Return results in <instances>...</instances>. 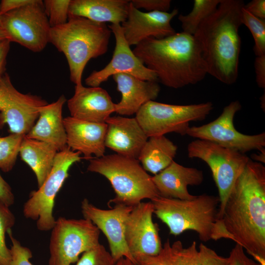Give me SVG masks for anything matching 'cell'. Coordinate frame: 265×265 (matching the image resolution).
Listing matches in <instances>:
<instances>
[{
  "mask_svg": "<svg viewBox=\"0 0 265 265\" xmlns=\"http://www.w3.org/2000/svg\"><path fill=\"white\" fill-rule=\"evenodd\" d=\"M225 238L241 245L261 265H265V167L249 159L235 182L217 220Z\"/></svg>",
  "mask_w": 265,
  "mask_h": 265,
  "instance_id": "obj_1",
  "label": "cell"
},
{
  "mask_svg": "<svg viewBox=\"0 0 265 265\" xmlns=\"http://www.w3.org/2000/svg\"><path fill=\"white\" fill-rule=\"evenodd\" d=\"M11 242L10 248L11 261L10 265H33L30 259L32 257L31 250L22 245L20 241L13 236L11 230L7 232Z\"/></svg>",
  "mask_w": 265,
  "mask_h": 265,
  "instance_id": "obj_34",
  "label": "cell"
},
{
  "mask_svg": "<svg viewBox=\"0 0 265 265\" xmlns=\"http://www.w3.org/2000/svg\"><path fill=\"white\" fill-rule=\"evenodd\" d=\"M32 0H2L0 3V15L16 10L27 4Z\"/></svg>",
  "mask_w": 265,
  "mask_h": 265,
  "instance_id": "obj_42",
  "label": "cell"
},
{
  "mask_svg": "<svg viewBox=\"0 0 265 265\" xmlns=\"http://www.w3.org/2000/svg\"><path fill=\"white\" fill-rule=\"evenodd\" d=\"M256 81L258 86L265 88V55L256 56L254 61Z\"/></svg>",
  "mask_w": 265,
  "mask_h": 265,
  "instance_id": "obj_39",
  "label": "cell"
},
{
  "mask_svg": "<svg viewBox=\"0 0 265 265\" xmlns=\"http://www.w3.org/2000/svg\"><path fill=\"white\" fill-rule=\"evenodd\" d=\"M260 152L258 154H254L253 159L256 160L257 162H260L261 163H265V149H263L261 151H259Z\"/></svg>",
  "mask_w": 265,
  "mask_h": 265,
  "instance_id": "obj_44",
  "label": "cell"
},
{
  "mask_svg": "<svg viewBox=\"0 0 265 265\" xmlns=\"http://www.w3.org/2000/svg\"><path fill=\"white\" fill-rule=\"evenodd\" d=\"M132 208L120 204L115 205L111 209L104 210L95 206L86 198L81 203L83 217L90 220L105 235L115 263L126 258L136 264L127 245L125 235L126 220Z\"/></svg>",
  "mask_w": 265,
  "mask_h": 265,
  "instance_id": "obj_15",
  "label": "cell"
},
{
  "mask_svg": "<svg viewBox=\"0 0 265 265\" xmlns=\"http://www.w3.org/2000/svg\"><path fill=\"white\" fill-rule=\"evenodd\" d=\"M71 0H45V12L51 27L62 25L68 21Z\"/></svg>",
  "mask_w": 265,
  "mask_h": 265,
  "instance_id": "obj_31",
  "label": "cell"
},
{
  "mask_svg": "<svg viewBox=\"0 0 265 265\" xmlns=\"http://www.w3.org/2000/svg\"><path fill=\"white\" fill-rule=\"evenodd\" d=\"M111 33L106 24L79 16H69L65 24L51 27L50 42L65 56L75 86L82 85L87 62L107 52Z\"/></svg>",
  "mask_w": 265,
  "mask_h": 265,
  "instance_id": "obj_4",
  "label": "cell"
},
{
  "mask_svg": "<svg viewBox=\"0 0 265 265\" xmlns=\"http://www.w3.org/2000/svg\"><path fill=\"white\" fill-rule=\"evenodd\" d=\"M227 260V265H261L248 257L245 254L244 248L237 243L230 251Z\"/></svg>",
  "mask_w": 265,
  "mask_h": 265,
  "instance_id": "obj_38",
  "label": "cell"
},
{
  "mask_svg": "<svg viewBox=\"0 0 265 265\" xmlns=\"http://www.w3.org/2000/svg\"><path fill=\"white\" fill-rule=\"evenodd\" d=\"M66 101L62 95L55 102L41 107L37 122L25 135L50 144L58 152L64 149L67 145L62 108Z\"/></svg>",
  "mask_w": 265,
  "mask_h": 265,
  "instance_id": "obj_23",
  "label": "cell"
},
{
  "mask_svg": "<svg viewBox=\"0 0 265 265\" xmlns=\"http://www.w3.org/2000/svg\"><path fill=\"white\" fill-rule=\"evenodd\" d=\"M221 0H194L192 10L188 14L179 15L183 32L193 35L202 22L217 8Z\"/></svg>",
  "mask_w": 265,
  "mask_h": 265,
  "instance_id": "obj_27",
  "label": "cell"
},
{
  "mask_svg": "<svg viewBox=\"0 0 265 265\" xmlns=\"http://www.w3.org/2000/svg\"><path fill=\"white\" fill-rule=\"evenodd\" d=\"M24 136L10 133L0 137V169L3 172L10 171L15 165Z\"/></svg>",
  "mask_w": 265,
  "mask_h": 265,
  "instance_id": "obj_28",
  "label": "cell"
},
{
  "mask_svg": "<svg viewBox=\"0 0 265 265\" xmlns=\"http://www.w3.org/2000/svg\"><path fill=\"white\" fill-rule=\"evenodd\" d=\"M137 265H175L169 240L167 239L157 255L147 257L139 262Z\"/></svg>",
  "mask_w": 265,
  "mask_h": 265,
  "instance_id": "obj_35",
  "label": "cell"
},
{
  "mask_svg": "<svg viewBox=\"0 0 265 265\" xmlns=\"http://www.w3.org/2000/svg\"><path fill=\"white\" fill-rule=\"evenodd\" d=\"M134 54L164 85L175 89L195 84L208 74L200 47L184 32L162 39L148 38L135 46Z\"/></svg>",
  "mask_w": 265,
  "mask_h": 265,
  "instance_id": "obj_3",
  "label": "cell"
},
{
  "mask_svg": "<svg viewBox=\"0 0 265 265\" xmlns=\"http://www.w3.org/2000/svg\"><path fill=\"white\" fill-rule=\"evenodd\" d=\"M115 104L103 88L82 85L75 86L74 95L67 101L71 117L95 123H106L115 112Z\"/></svg>",
  "mask_w": 265,
  "mask_h": 265,
  "instance_id": "obj_20",
  "label": "cell"
},
{
  "mask_svg": "<svg viewBox=\"0 0 265 265\" xmlns=\"http://www.w3.org/2000/svg\"><path fill=\"white\" fill-rule=\"evenodd\" d=\"M67 135V145L73 151L79 152L86 159L105 156L106 123H95L79 120L71 116L63 118Z\"/></svg>",
  "mask_w": 265,
  "mask_h": 265,
  "instance_id": "obj_19",
  "label": "cell"
},
{
  "mask_svg": "<svg viewBox=\"0 0 265 265\" xmlns=\"http://www.w3.org/2000/svg\"><path fill=\"white\" fill-rule=\"evenodd\" d=\"M0 28L1 29V15H0Z\"/></svg>",
  "mask_w": 265,
  "mask_h": 265,
  "instance_id": "obj_48",
  "label": "cell"
},
{
  "mask_svg": "<svg viewBox=\"0 0 265 265\" xmlns=\"http://www.w3.org/2000/svg\"><path fill=\"white\" fill-rule=\"evenodd\" d=\"M213 107L209 102L176 105L151 101L141 106L135 118L148 137L170 132L185 135L190 122L203 120Z\"/></svg>",
  "mask_w": 265,
  "mask_h": 265,
  "instance_id": "obj_8",
  "label": "cell"
},
{
  "mask_svg": "<svg viewBox=\"0 0 265 265\" xmlns=\"http://www.w3.org/2000/svg\"><path fill=\"white\" fill-rule=\"evenodd\" d=\"M241 108L238 101H232L224 107L216 119L202 126L189 127L186 134L243 154L253 150L265 149V132L247 135L238 131L234 127L235 115Z\"/></svg>",
  "mask_w": 265,
  "mask_h": 265,
  "instance_id": "obj_12",
  "label": "cell"
},
{
  "mask_svg": "<svg viewBox=\"0 0 265 265\" xmlns=\"http://www.w3.org/2000/svg\"><path fill=\"white\" fill-rule=\"evenodd\" d=\"M106 123V147L117 154L137 159L148 137L136 118L110 116Z\"/></svg>",
  "mask_w": 265,
  "mask_h": 265,
  "instance_id": "obj_18",
  "label": "cell"
},
{
  "mask_svg": "<svg viewBox=\"0 0 265 265\" xmlns=\"http://www.w3.org/2000/svg\"><path fill=\"white\" fill-rule=\"evenodd\" d=\"M243 8L255 17L265 20V0H252L244 4Z\"/></svg>",
  "mask_w": 265,
  "mask_h": 265,
  "instance_id": "obj_41",
  "label": "cell"
},
{
  "mask_svg": "<svg viewBox=\"0 0 265 265\" xmlns=\"http://www.w3.org/2000/svg\"><path fill=\"white\" fill-rule=\"evenodd\" d=\"M200 265H227V257L219 256L213 249L201 243L199 246Z\"/></svg>",
  "mask_w": 265,
  "mask_h": 265,
  "instance_id": "obj_36",
  "label": "cell"
},
{
  "mask_svg": "<svg viewBox=\"0 0 265 265\" xmlns=\"http://www.w3.org/2000/svg\"><path fill=\"white\" fill-rule=\"evenodd\" d=\"M178 13L177 9L170 12H143L130 1L127 18L120 25L130 46H136L148 38L162 39L175 34L171 21Z\"/></svg>",
  "mask_w": 265,
  "mask_h": 265,
  "instance_id": "obj_17",
  "label": "cell"
},
{
  "mask_svg": "<svg viewBox=\"0 0 265 265\" xmlns=\"http://www.w3.org/2000/svg\"><path fill=\"white\" fill-rule=\"evenodd\" d=\"M80 154L68 146L58 152L46 179L37 190L30 193L24 204V216L35 221L39 231L46 232L53 227L56 221L53 215L55 197L68 177L71 166L82 159Z\"/></svg>",
  "mask_w": 265,
  "mask_h": 265,
  "instance_id": "obj_9",
  "label": "cell"
},
{
  "mask_svg": "<svg viewBox=\"0 0 265 265\" xmlns=\"http://www.w3.org/2000/svg\"><path fill=\"white\" fill-rule=\"evenodd\" d=\"M47 104L40 97L18 91L5 73L0 80V129L6 124L10 133L26 135L38 118L40 108Z\"/></svg>",
  "mask_w": 265,
  "mask_h": 265,
  "instance_id": "obj_13",
  "label": "cell"
},
{
  "mask_svg": "<svg viewBox=\"0 0 265 265\" xmlns=\"http://www.w3.org/2000/svg\"><path fill=\"white\" fill-rule=\"evenodd\" d=\"M0 200L10 207L14 204L15 198L10 185L0 174Z\"/></svg>",
  "mask_w": 265,
  "mask_h": 265,
  "instance_id": "obj_40",
  "label": "cell"
},
{
  "mask_svg": "<svg viewBox=\"0 0 265 265\" xmlns=\"http://www.w3.org/2000/svg\"><path fill=\"white\" fill-rule=\"evenodd\" d=\"M196 246L195 241L187 248H184L180 240L176 241L171 245L175 265H200L199 251Z\"/></svg>",
  "mask_w": 265,
  "mask_h": 265,
  "instance_id": "obj_32",
  "label": "cell"
},
{
  "mask_svg": "<svg viewBox=\"0 0 265 265\" xmlns=\"http://www.w3.org/2000/svg\"><path fill=\"white\" fill-rule=\"evenodd\" d=\"M48 265H71L99 243L100 231L89 220L60 217L52 228Z\"/></svg>",
  "mask_w": 265,
  "mask_h": 265,
  "instance_id": "obj_10",
  "label": "cell"
},
{
  "mask_svg": "<svg viewBox=\"0 0 265 265\" xmlns=\"http://www.w3.org/2000/svg\"><path fill=\"white\" fill-rule=\"evenodd\" d=\"M241 21L242 24L249 29L253 36L255 54L256 56L265 55V20L255 17L243 7Z\"/></svg>",
  "mask_w": 265,
  "mask_h": 265,
  "instance_id": "obj_29",
  "label": "cell"
},
{
  "mask_svg": "<svg viewBox=\"0 0 265 265\" xmlns=\"http://www.w3.org/2000/svg\"><path fill=\"white\" fill-rule=\"evenodd\" d=\"M242 0H221L193 35L206 64L208 74L231 85L237 80L242 24Z\"/></svg>",
  "mask_w": 265,
  "mask_h": 265,
  "instance_id": "obj_2",
  "label": "cell"
},
{
  "mask_svg": "<svg viewBox=\"0 0 265 265\" xmlns=\"http://www.w3.org/2000/svg\"><path fill=\"white\" fill-rule=\"evenodd\" d=\"M112 79L122 97L115 104V112L121 115L136 114L145 104L154 101L160 92L157 81L144 80L127 74H116Z\"/></svg>",
  "mask_w": 265,
  "mask_h": 265,
  "instance_id": "obj_21",
  "label": "cell"
},
{
  "mask_svg": "<svg viewBox=\"0 0 265 265\" xmlns=\"http://www.w3.org/2000/svg\"><path fill=\"white\" fill-rule=\"evenodd\" d=\"M10 43L8 39L0 40V80L5 73L6 57L10 50Z\"/></svg>",
  "mask_w": 265,
  "mask_h": 265,
  "instance_id": "obj_43",
  "label": "cell"
},
{
  "mask_svg": "<svg viewBox=\"0 0 265 265\" xmlns=\"http://www.w3.org/2000/svg\"><path fill=\"white\" fill-rule=\"evenodd\" d=\"M57 152L56 148L50 144L24 136L19 154L22 160L34 173L38 187L51 171Z\"/></svg>",
  "mask_w": 265,
  "mask_h": 265,
  "instance_id": "obj_25",
  "label": "cell"
},
{
  "mask_svg": "<svg viewBox=\"0 0 265 265\" xmlns=\"http://www.w3.org/2000/svg\"><path fill=\"white\" fill-rule=\"evenodd\" d=\"M177 146L164 135L148 137L137 159L144 170L156 175L173 161Z\"/></svg>",
  "mask_w": 265,
  "mask_h": 265,
  "instance_id": "obj_26",
  "label": "cell"
},
{
  "mask_svg": "<svg viewBox=\"0 0 265 265\" xmlns=\"http://www.w3.org/2000/svg\"><path fill=\"white\" fill-rule=\"evenodd\" d=\"M110 252L99 243L84 252L76 265H115Z\"/></svg>",
  "mask_w": 265,
  "mask_h": 265,
  "instance_id": "obj_33",
  "label": "cell"
},
{
  "mask_svg": "<svg viewBox=\"0 0 265 265\" xmlns=\"http://www.w3.org/2000/svg\"><path fill=\"white\" fill-rule=\"evenodd\" d=\"M136 9L143 8L148 12H168L171 5L170 0H130Z\"/></svg>",
  "mask_w": 265,
  "mask_h": 265,
  "instance_id": "obj_37",
  "label": "cell"
},
{
  "mask_svg": "<svg viewBox=\"0 0 265 265\" xmlns=\"http://www.w3.org/2000/svg\"><path fill=\"white\" fill-rule=\"evenodd\" d=\"M187 149L189 158L203 160L211 169L218 191L217 220H220L230 192L250 159L245 154L199 139L189 143Z\"/></svg>",
  "mask_w": 265,
  "mask_h": 265,
  "instance_id": "obj_7",
  "label": "cell"
},
{
  "mask_svg": "<svg viewBox=\"0 0 265 265\" xmlns=\"http://www.w3.org/2000/svg\"><path fill=\"white\" fill-rule=\"evenodd\" d=\"M265 93H264V95L262 96V97L260 98L261 100V107L264 110L265 109Z\"/></svg>",
  "mask_w": 265,
  "mask_h": 265,
  "instance_id": "obj_47",
  "label": "cell"
},
{
  "mask_svg": "<svg viewBox=\"0 0 265 265\" xmlns=\"http://www.w3.org/2000/svg\"><path fill=\"white\" fill-rule=\"evenodd\" d=\"M4 39H7L6 35L5 32L1 28H0V40Z\"/></svg>",
  "mask_w": 265,
  "mask_h": 265,
  "instance_id": "obj_46",
  "label": "cell"
},
{
  "mask_svg": "<svg viewBox=\"0 0 265 265\" xmlns=\"http://www.w3.org/2000/svg\"><path fill=\"white\" fill-rule=\"evenodd\" d=\"M109 28L115 39V47L110 62L103 69L94 71L85 80L90 87H99L116 74H127L139 79L158 81L155 73L146 67L136 57L127 42L120 24H111Z\"/></svg>",
  "mask_w": 265,
  "mask_h": 265,
  "instance_id": "obj_16",
  "label": "cell"
},
{
  "mask_svg": "<svg viewBox=\"0 0 265 265\" xmlns=\"http://www.w3.org/2000/svg\"><path fill=\"white\" fill-rule=\"evenodd\" d=\"M152 178L159 196L181 200L193 199L196 195L189 193L188 186H199L204 180L202 171L184 166L174 160Z\"/></svg>",
  "mask_w": 265,
  "mask_h": 265,
  "instance_id": "obj_22",
  "label": "cell"
},
{
  "mask_svg": "<svg viewBox=\"0 0 265 265\" xmlns=\"http://www.w3.org/2000/svg\"><path fill=\"white\" fill-rule=\"evenodd\" d=\"M87 170L110 182L115 193L109 203L134 207L144 199L159 196L150 176L137 159L117 154L89 159Z\"/></svg>",
  "mask_w": 265,
  "mask_h": 265,
  "instance_id": "obj_5",
  "label": "cell"
},
{
  "mask_svg": "<svg viewBox=\"0 0 265 265\" xmlns=\"http://www.w3.org/2000/svg\"><path fill=\"white\" fill-rule=\"evenodd\" d=\"M1 29L7 38L33 52L42 51L50 42L51 27L43 2H31L1 15Z\"/></svg>",
  "mask_w": 265,
  "mask_h": 265,
  "instance_id": "obj_11",
  "label": "cell"
},
{
  "mask_svg": "<svg viewBox=\"0 0 265 265\" xmlns=\"http://www.w3.org/2000/svg\"><path fill=\"white\" fill-rule=\"evenodd\" d=\"M115 265H136L134 264L132 261L129 260L126 258H122L118 260L116 263Z\"/></svg>",
  "mask_w": 265,
  "mask_h": 265,
  "instance_id": "obj_45",
  "label": "cell"
},
{
  "mask_svg": "<svg viewBox=\"0 0 265 265\" xmlns=\"http://www.w3.org/2000/svg\"><path fill=\"white\" fill-rule=\"evenodd\" d=\"M151 201L133 207L125 222V239L129 250L137 265L143 259L157 255L162 248L157 224L153 221Z\"/></svg>",
  "mask_w": 265,
  "mask_h": 265,
  "instance_id": "obj_14",
  "label": "cell"
},
{
  "mask_svg": "<svg viewBox=\"0 0 265 265\" xmlns=\"http://www.w3.org/2000/svg\"><path fill=\"white\" fill-rule=\"evenodd\" d=\"M15 223V216L9 207L0 200V265H10L11 253L6 245L5 235Z\"/></svg>",
  "mask_w": 265,
  "mask_h": 265,
  "instance_id": "obj_30",
  "label": "cell"
},
{
  "mask_svg": "<svg viewBox=\"0 0 265 265\" xmlns=\"http://www.w3.org/2000/svg\"><path fill=\"white\" fill-rule=\"evenodd\" d=\"M130 0H71L69 16H79L91 21L121 24L128 16Z\"/></svg>",
  "mask_w": 265,
  "mask_h": 265,
  "instance_id": "obj_24",
  "label": "cell"
},
{
  "mask_svg": "<svg viewBox=\"0 0 265 265\" xmlns=\"http://www.w3.org/2000/svg\"><path fill=\"white\" fill-rule=\"evenodd\" d=\"M151 201L154 214L167 225L170 234L177 236L192 230L202 241L212 239L219 205L218 197L203 194L190 200H181L159 196Z\"/></svg>",
  "mask_w": 265,
  "mask_h": 265,
  "instance_id": "obj_6",
  "label": "cell"
}]
</instances>
